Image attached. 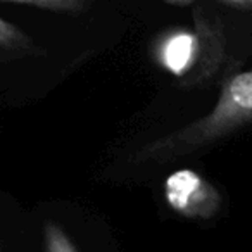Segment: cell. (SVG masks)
Wrapping results in <instances>:
<instances>
[{"label":"cell","instance_id":"obj_4","mask_svg":"<svg viewBox=\"0 0 252 252\" xmlns=\"http://www.w3.org/2000/svg\"><path fill=\"white\" fill-rule=\"evenodd\" d=\"M0 252H42V235L35 233L26 218L7 214V206L0 204Z\"/></svg>","mask_w":252,"mask_h":252},{"label":"cell","instance_id":"obj_5","mask_svg":"<svg viewBox=\"0 0 252 252\" xmlns=\"http://www.w3.org/2000/svg\"><path fill=\"white\" fill-rule=\"evenodd\" d=\"M42 235V252H85L64 221L50 213H43L38 220Z\"/></svg>","mask_w":252,"mask_h":252},{"label":"cell","instance_id":"obj_6","mask_svg":"<svg viewBox=\"0 0 252 252\" xmlns=\"http://www.w3.org/2000/svg\"><path fill=\"white\" fill-rule=\"evenodd\" d=\"M36 45L19 26L0 14V56H26L35 52Z\"/></svg>","mask_w":252,"mask_h":252},{"label":"cell","instance_id":"obj_3","mask_svg":"<svg viewBox=\"0 0 252 252\" xmlns=\"http://www.w3.org/2000/svg\"><path fill=\"white\" fill-rule=\"evenodd\" d=\"M161 193L166 207L189 221H209L221 209L218 189L192 168L169 173L162 180Z\"/></svg>","mask_w":252,"mask_h":252},{"label":"cell","instance_id":"obj_1","mask_svg":"<svg viewBox=\"0 0 252 252\" xmlns=\"http://www.w3.org/2000/svg\"><path fill=\"white\" fill-rule=\"evenodd\" d=\"M252 123V71L224 81L214 107L197 121L147 144L135 156L137 164H168L211 147Z\"/></svg>","mask_w":252,"mask_h":252},{"label":"cell","instance_id":"obj_2","mask_svg":"<svg viewBox=\"0 0 252 252\" xmlns=\"http://www.w3.org/2000/svg\"><path fill=\"white\" fill-rule=\"evenodd\" d=\"M197 30L175 28L161 35L154 45V59L162 71L175 78H185L193 69H211L221 56L220 25L214 18L197 12Z\"/></svg>","mask_w":252,"mask_h":252},{"label":"cell","instance_id":"obj_8","mask_svg":"<svg viewBox=\"0 0 252 252\" xmlns=\"http://www.w3.org/2000/svg\"><path fill=\"white\" fill-rule=\"evenodd\" d=\"M221 5L235 11H252V0H224Z\"/></svg>","mask_w":252,"mask_h":252},{"label":"cell","instance_id":"obj_7","mask_svg":"<svg viewBox=\"0 0 252 252\" xmlns=\"http://www.w3.org/2000/svg\"><path fill=\"white\" fill-rule=\"evenodd\" d=\"M4 4L67 16H80L92 7L90 2H85V0H11V2H4Z\"/></svg>","mask_w":252,"mask_h":252}]
</instances>
